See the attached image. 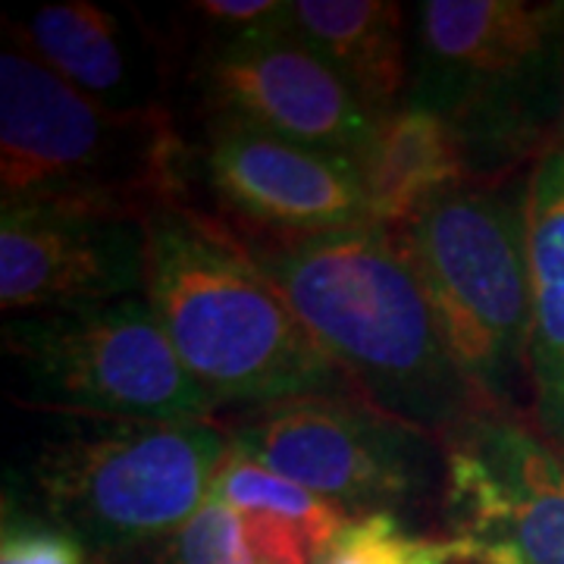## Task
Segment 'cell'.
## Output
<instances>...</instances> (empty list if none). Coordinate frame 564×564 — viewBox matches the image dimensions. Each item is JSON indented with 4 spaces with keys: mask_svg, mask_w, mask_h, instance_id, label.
<instances>
[{
    "mask_svg": "<svg viewBox=\"0 0 564 564\" xmlns=\"http://www.w3.org/2000/svg\"><path fill=\"white\" fill-rule=\"evenodd\" d=\"M242 242L348 386L389 417L443 445L486 408L455 367L421 276L392 232L364 223Z\"/></svg>",
    "mask_w": 564,
    "mask_h": 564,
    "instance_id": "1",
    "label": "cell"
},
{
    "mask_svg": "<svg viewBox=\"0 0 564 564\" xmlns=\"http://www.w3.org/2000/svg\"><path fill=\"white\" fill-rule=\"evenodd\" d=\"M144 299L220 411L355 392L220 217L166 202L144 217Z\"/></svg>",
    "mask_w": 564,
    "mask_h": 564,
    "instance_id": "2",
    "label": "cell"
},
{
    "mask_svg": "<svg viewBox=\"0 0 564 564\" xmlns=\"http://www.w3.org/2000/svg\"><path fill=\"white\" fill-rule=\"evenodd\" d=\"M188 161L163 104L117 110L95 101L10 32L0 54V207L144 220L180 202Z\"/></svg>",
    "mask_w": 564,
    "mask_h": 564,
    "instance_id": "3",
    "label": "cell"
},
{
    "mask_svg": "<svg viewBox=\"0 0 564 564\" xmlns=\"http://www.w3.org/2000/svg\"><path fill=\"white\" fill-rule=\"evenodd\" d=\"M408 104L443 117L474 180L511 176L555 144L564 113V3L423 0Z\"/></svg>",
    "mask_w": 564,
    "mask_h": 564,
    "instance_id": "4",
    "label": "cell"
},
{
    "mask_svg": "<svg viewBox=\"0 0 564 564\" xmlns=\"http://www.w3.org/2000/svg\"><path fill=\"white\" fill-rule=\"evenodd\" d=\"M527 180H467L395 229L443 326L448 351L486 408L514 411L527 383L530 263Z\"/></svg>",
    "mask_w": 564,
    "mask_h": 564,
    "instance_id": "5",
    "label": "cell"
},
{
    "mask_svg": "<svg viewBox=\"0 0 564 564\" xmlns=\"http://www.w3.org/2000/svg\"><path fill=\"white\" fill-rule=\"evenodd\" d=\"M229 448L217 417L101 423L44 445L29 474L51 524L113 558L154 545L198 514Z\"/></svg>",
    "mask_w": 564,
    "mask_h": 564,
    "instance_id": "6",
    "label": "cell"
},
{
    "mask_svg": "<svg viewBox=\"0 0 564 564\" xmlns=\"http://www.w3.org/2000/svg\"><path fill=\"white\" fill-rule=\"evenodd\" d=\"M0 339L20 373L13 399L32 411L98 423H188L220 414L144 295L10 317Z\"/></svg>",
    "mask_w": 564,
    "mask_h": 564,
    "instance_id": "7",
    "label": "cell"
},
{
    "mask_svg": "<svg viewBox=\"0 0 564 564\" xmlns=\"http://www.w3.org/2000/svg\"><path fill=\"white\" fill-rule=\"evenodd\" d=\"M248 458L339 505L351 518L399 514L436 486L443 445L358 392H314L217 414Z\"/></svg>",
    "mask_w": 564,
    "mask_h": 564,
    "instance_id": "8",
    "label": "cell"
},
{
    "mask_svg": "<svg viewBox=\"0 0 564 564\" xmlns=\"http://www.w3.org/2000/svg\"><path fill=\"white\" fill-rule=\"evenodd\" d=\"M440 505L474 564H564V455L518 411L480 408L445 436Z\"/></svg>",
    "mask_w": 564,
    "mask_h": 564,
    "instance_id": "9",
    "label": "cell"
},
{
    "mask_svg": "<svg viewBox=\"0 0 564 564\" xmlns=\"http://www.w3.org/2000/svg\"><path fill=\"white\" fill-rule=\"evenodd\" d=\"M192 91L207 120L239 122L358 166L380 126L295 35L289 13L258 32L202 41Z\"/></svg>",
    "mask_w": 564,
    "mask_h": 564,
    "instance_id": "10",
    "label": "cell"
},
{
    "mask_svg": "<svg viewBox=\"0 0 564 564\" xmlns=\"http://www.w3.org/2000/svg\"><path fill=\"white\" fill-rule=\"evenodd\" d=\"M192 161L220 220L242 239H304L370 223L361 166L317 148L207 120Z\"/></svg>",
    "mask_w": 564,
    "mask_h": 564,
    "instance_id": "11",
    "label": "cell"
},
{
    "mask_svg": "<svg viewBox=\"0 0 564 564\" xmlns=\"http://www.w3.org/2000/svg\"><path fill=\"white\" fill-rule=\"evenodd\" d=\"M144 220L54 207H0L3 321L144 295Z\"/></svg>",
    "mask_w": 564,
    "mask_h": 564,
    "instance_id": "12",
    "label": "cell"
},
{
    "mask_svg": "<svg viewBox=\"0 0 564 564\" xmlns=\"http://www.w3.org/2000/svg\"><path fill=\"white\" fill-rule=\"evenodd\" d=\"M530 339L527 386L533 426L564 455V139L527 173Z\"/></svg>",
    "mask_w": 564,
    "mask_h": 564,
    "instance_id": "13",
    "label": "cell"
},
{
    "mask_svg": "<svg viewBox=\"0 0 564 564\" xmlns=\"http://www.w3.org/2000/svg\"><path fill=\"white\" fill-rule=\"evenodd\" d=\"M295 35L321 57L377 122L408 101L411 41L399 3L386 0H295Z\"/></svg>",
    "mask_w": 564,
    "mask_h": 564,
    "instance_id": "14",
    "label": "cell"
},
{
    "mask_svg": "<svg viewBox=\"0 0 564 564\" xmlns=\"http://www.w3.org/2000/svg\"><path fill=\"white\" fill-rule=\"evenodd\" d=\"M13 35L95 101L117 110L161 104L141 79L139 39H132L113 10L91 0L47 3L25 25H13Z\"/></svg>",
    "mask_w": 564,
    "mask_h": 564,
    "instance_id": "15",
    "label": "cell"
},
{
    "mask_svg": "<svg viewBox=\"0 0 564 564\" xmlns=\"http://www.w3.org/2000/svg\"><path fill=\"white\" fill-rule=\"evenodd\" d=\"M361 176L370 223L386 232L402 229L433 198L474 180L455 129L408 101L377 126L361 161Z\"/></svg>",
    "mask_w": 564,
    "mask_h": 564,
    "instance_id": "16",
    "label": "cell"
},
{
    "mask_svg": "<svg viewBox=\"0 0 564 564\" xmlns=\"http://www.w3.org/2000/svg\"><path fill=\"white\" fill-rule=\"evenodd\" d=\"M214 496L232 505L239 514L254 511V514H273V518L289 521L302 533V540L314 555V564L326 562L333 545L339 543V536L355 521L339 505L326 502L317 492L285 480L276 470L248 458L236 445L229 448L217 474Z\"/></svg>",
    "mask_w": 564,
    "mask_h": 564,
    "instance_id": "17",
    "label": "cell"
},
{
    "mask_svg": "<svg viewBox=\"0 0 564 564\" xmlns=\"http://www.w3.org/2000/svg\"><path fill=\"white\" fill-rule=\"evenodd\" d=\"M474 545L445 536H411L392 514L355 518L323 564H474Z\"/></svg>",
    "mask_w": 564,
    "mask_h": 564,
    "instance_id": "18",
    "label": "cell"
},
{
    "mask_svg": "<svg viewBox=\"0 0 564 564\" xmlns=\"http://www.w3.org/2000/svg\"><path fill=\"white\" fill-rule=\"evenodd\" d=\"M139 552H144V564H251L242 518L220 496H210L180 530Z\"/></svg>",
    "mask_w": 564,
    "mask_h": 564,
    "instance_id": "19",
    "label": "cell"
},
{
    "mask_svg": "<svg viewBox=\"0 0 564 564\" xmlns=\"http://www.w3.org/2000/svg\"><path fill=\"white\" fill-rule=\"evenodd\" d=\"M0 564H85V545L61 527H39L7 511Z\"/></svg>",
    "mask_w": 564,
    "mask_h": 564,
    "instance_id": "20",
    "label": "cell"
},
{
    "mask_svg": "<svg viewBox=\"0 0 564 564\" xmlns=\"http://www.w3.org/2000/svg\"><path fill=\"white\" fill-rule=\"evenodd\" d=\"M204 22L202 41L232 39L285 20L289 3L276 0H198L188 7Z\"/></svg>",
    "mask_w": 564,
    "mask_h": 564,
    "instance_id": "21",
    "label": "cell"
},
{
    "mask_svg": "<svg viewBox=\"0 0 564 564\" xmlns=\"http://www.w3.org/2000/svg\"><path fill=\"white\" fill-rule=\"evenodd\" d=\"M245 552L251 564H314L311 549L302 540V533L289 521L273 514H254L242 511Z\"/></svg>",
    "mask_w": 564,
    "mask_h": 564,
    "instance_id": "22",
    "label": "cell"
}]
</instances>
